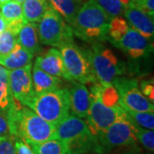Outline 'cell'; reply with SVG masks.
<instances>
[{"mask_svg":"<svg viewBox=\"0 0 154 154\" xmlns=\"http://www.w3.org/2000/svg\"><path fill=\"white\" fill-rule=\"evenodd\" d=\"M6 118L10 135L20 138L28 145L54 139L56 127L45 121L30 108L21 105L17 99Z\"/></svg>","mask_w":154,"mask_h":154,"instance_id":"1","label":"cell"},{"mask_svg":"<svg viewBox=\"0 0 154 154\" xmlns=\"http://www.w3.org/2000/svg\"><path fill=\"white\" fill-rule=\"evenodd\" d=\"M110 21L111 18L94 0H87L69 27L74 35L94 44L107 39Z\"/></svg>","mask_w":154,"mask_h":154,"instance_id":"2","label":"cell"},{"mask_svg":"<svg viewBox=\"0 0 154 154\" xmlns=\"http://www.w3.org/2000/svg\"><path fill=\"white\" fill-rule=\"evenodd\" d=\"M54 139L63 141L67 154L98 153L97 138L90 131L87 122L75 115H69L56 126Z\"/></svg>","mask_w":154,"mask_h":154,"instance_id":"3","label":"cell"},{"mask_svg":"<svg viewBox=\"0 0 154 154\" xmlns=\"http://www.w3.org/2000/svg\"><path fill=\"white\" fill-rule=\"evenodd\" d=\"M58 49L71 82L82 84L98 83L92 69L88 50L84 51L79 47L74 42L73 35L65 38Z\"/></svg>","mask_w":154,"mask_h":154,"instance_id":"4","label":"cell"},{"mask_svg":"<svg viewBox=\"0 0 154 154\" xmlns=\"http://www.w3.org/2000/svg\"><path fill=\"white\" fill-rule=\"evenodd\" d=\"M28 108L45 121L57 126L69 115V91L67 88H58L35 95Z\"/></svg>","mask_w":154,"mask_h":154,"instance_id":"5","label":"cell"},{"mask_svg":"<svg viewBox=\"0 0 154 154\" xmlns=\"http://www.w3.org/2000/svg\"><path fill=\"white\" fill-rule=\"evenodd\" d=\"M101 88L100 84L94 83L91 91H89L91 105L85 121L95 137L125 116V111L120 105L109 106L103 103L100 96Z\"/></svg>","mask_w":154,"mask_h":154,"instance_id":"6","label":"cell"},{"mask_svg":"<svg viewBox=\"0 0 154 154\" xmlns=\"http://www.w3.org/2000/svg\"><path fill=\"white\" fill-rule=\"evenodd\" d=\"M98 153H110L116 150L135 147L137 139L135 127L128 120L126 114L97 136Z\"/></svg>","mask_w":154,"mask_h":154,"instance_id":"7","label":"cell"},{"mask_svg":"<svg viewBox=\"0 0 154 154\" xmlns=\"http://www.w3.org/2000/svg\"><path fill=\"white\" fill-rule=\"evenodd\" d=\"M88 52L94 76L102 87L110 85L124 73V64L101 42L93 44Z\"/></svg>","mask_w":154,"mask_h":154,"instance_id":"8","label":"cell"},{"mask_svg":"<svg viewBox=\"0 0 154 154\" xmlns=\"http://www.w3.org/2000/svg\"><path fill=\"white\" fill-rule=\"evenodd\" d=\"M38 34L40 43L55 47H58L65 38L74 35L69 25L51 6H48L38 22Z\"/></svg>","mask_w":154,"mask_h":154,"instance_id":"9","label":"cell"},{"mask_svg":"<svg viewBox=\"0 0 154 154\" xmlns=\"http://www.w3.org/2000/svg\"><path fill=\"white\" fill-rule=\"evenodd\" d=\"M111 84L117 92L119 105L123 110L154 111L153 103L142 94L135 79L118 76Z\"/></svg>","mask_w":154,"mask_h":154,"instance_id":"10","label":"cell"},{"mask_svg":"<svg viewBox=\"0 0 154 154\" xmlns=\"http://www.w3.org/2000/svg\"><path fill=\"white\" fill-rule=\"evenodd\" d=\"M32 63L27 66L9 70V84L15 99L28 107L35 96L32 81Z\"/></svg>","mask_w":154,"mask_h":154,"instance_id":"11","label":"cell"},{"mask_svg":"<svg viewBox=\"0 0 154 154\" xmlns=\"http://www.w3.org/2000/svg\"><path fill=\"white\" fill-rule=\"evenodd\" d=\"M111 44L134 59L148 57L153 49L152 42L130 27Z\"/></svg>","mask_w":154,"mask_h":154,"instance_id":"12","label":"cell"},{"mask_svg":"<svg viewBox=\"0 0 154 154\" xmlns=\"http://www.w3.org/2000/svg\"><path fill=\"white\" fill-rule=\"evenodd\" d=\"M123 15L130 28L140 33L150 42H153V17H151L133 4L126 7Z\"/></svg>","mask_w":154,"mask_h":154,"instance_id":"13","label":"cell"},{"mask_svg":"<svg viewBox=\"0 0 154 154\" xmlns=\"http://www.w3.org/2000/svg\"><path fill=\"white\" fill-rule=\"evenodd\" d=\"M34 65L53 76L71 81L67 74L60 51L56 48H51L38 56L35 59Z\"/></svg>","mask_w":154,"mask_h":154,"instance_id":"14","label":"cell"},{"mask_svg":"<svg viewBox=\"0 0 154 154\" xmlns=\"http://www.w3.org/2000/svg\"><path fill=\"white\" fill-rule=\"evenodd\" d=\"M69 91L70 111L73 115L80 118H86L91 105V97L88 88L85 84L75 82Z\"/></svg>","mask_w":154,"mask_h":154,"instance_id":"15","label":"cell"},{"mask_svg":"<svg viewBox=\"0 0 154 154\" xmlns=\"http://www.w3.org/2000/svg\"><path fill=\"white\" fill-rule=\"evenodd\" d=\"M33 57V56L30 52L16 42L10 52L5 55H0V65L8 70H14L31 64Z\"/></svg>","mask_w":154,"mask_h":154,"instance_id":"16","label":"cell"},{"mask_svg":"<svg viewBox=\"0 0 154 154\" xmlns=\"http://www.w3.org/2000/svg\"><path fill=\"white\" fill-rule=\"evenodd\" d=\"M17 42L33 56L38 55L41 51L38 34V24L26 22L17 36Z\"/></svg>","mask_w":154,"mask_h":154,"instance_id":"17","label":"cell"},{"mask_svg":"<svg viewBox=\"0 0 154 154\" xmlns=\"http://www.w3.org/2000/svg\"><path fill=\"white\" fill-rule=\"evenodd\" d=\"M32 81L35 95L61 88V84L63 83L60 78L47 74L35 65L32 67Z\"/></svg>","mask_w":154,"mask_h":154,"instance_id":"18","label":"cell"},{"mask_svg":"<svg viewBox=\"0 0 154 154\" xmlns=\"http://www.w3.org/2000/svg\"><path fill=\"white\" fill-rule=\"evenodd\" d=\"M15 102L9 84V70L0 65V114L6 117Z\"/></svg>","mask_w":154,"mask_h":154,"instance_id":"19","label":"cell"},{"mask_svg":"<svg viewBox=\"0 0 154 154\" xmlns=\"http://www.w3.org/2000/svg\"><path fill=\"white\" fill-rule=\"evenodd\" d=\"M84 0H48L49 6L64 19V21L70 26L77 12L83 4Z\"/></svg>","mask_w":154,"mask_h":154,"instance_id":"20","label":"cell"},{"mask_svg":"<svg viewBox=\"0 0 154 154\" xmlns=\"http://www.w3.org/2000/svg\"><path fill=\"white\" fill-rule=\"evenodd\" d=\"M23 18L27 22H38L48 8V0H26L22 4Z\"/></svg>","mask_w":154,"mask_h":154,"instance_id":"21","label":"cell"},{"mask_svg":"<svg viewBox=\"0 0 154 154\" xmlns=\"http://www.w3.org/2000/svg\"><path fill=\"white\" fill-rule=\"evenodd\" d=\"M128 120L134 126L140 127L146 129H154L153 111H134L131 110H124Z\"/></svg>","mask_w":154,"mask_h":154,"instance_id":"22","label":"cell"},{"mask_svg":"<svg viewBox=\"0 0 154 154\" xmlns=\"http://www.w3.org/2000/svg\"><path fill=\"white\" fill-rule=\"evenodd\" d=\"M35 154H67L65 145L57 139L29 145Z\"/></svg>","mask_w":154,"mask_h":154,"instance_id":"23","label":"cell"},{"mask_svg":"<svg viewBox=\"0 0 154 154\" xmlns=\"http://www.w3.org/2000/svg\"><path fill=\"white\" fill-rule=\"evenodd\" d=\"M112 19L122 17L126 7L132 5V0H94Z\"/></svg>","mask_w":154,"mask_h":154,"instance_id":"24","label":"cell"},{"mask_svg":"<svg viewBox=\"0 0 154 154\" xmlns=\"http://www.w3.org/2000/svg\"><path fill=\"white\" fill-rule=\"evenodd\" d=\"M0 17L5 21L6 23L23 20L22 4L15 0H11L0 5Z\"/></svg>","mask_w":154,"mask_h":154,"instance_id":"25","label":"cell"},{"mask_svg":"<svg viewBox=\"0 0 154 154\" xmlns=\"http://www.w3.org/2000/svg\"><path fill=\"white\" fill-rule=\"evenodd\" d=\"M135 127V126H134ZM135 136L137 141L143 146L146 150L153 152L154 150V132L153 130L135 127Z\"/></svg>","mask_w":154,"mask_h":154,"instance_id":"26","label":"cell"},{"mask_svg":"<svg viewBox=\"0 0 154 154\" xmlns=\"http://www.w3.org/2000/svg\"><path fill=\"white\" fill-rule=\"evenodd\" d=\"M17 42V35L11 31L5 29L0 33V55L10 52Z\"/></svg>","mask_w":154,"mask_h":154,"instance_id":"27","label":"cell"},{"mask_svg":"<svg viewBox=\"0 0 154 154\" xmlns=\"http://www.w3.org/2000/svg\"><path fill=\"white\" fill-rule=\"evenodd\" d=\"M0 154H15L14 138L11 135L0 137Z\"/></svg>","mask_w":154,"mask_h":154,"instance_id":"28","label":"cell"},{"mask_svg":"<svg viewBox=\"0 0 154 154\" xmlns=\"http://www.w3.org/2000/svg\"><path fill=\"white\" fill-rule=\"evenodd\" d=\"M15 154H35L27 142L20 138H14Z\"/></svg>","mask_w":154,"mask_h":154,"instance_id":"29","label":"cell"},{"mask_svg":"<svg viewBox=\"0 0 154 154\" xmlns=\"http://www.w3.org/2000/svg\"><path fill=\"white\" fill-rule=\"evenodd\" d=\"M133 5L137 6L151 17H154V0H134Z\"/></svg>","mask_w":154,"mask_h":154,"instance_id":"30","label":"cell"},{"mask_svg":"<svg viewBox=\"0 0 154 154\" xmlns=\"http://www.w3.org/2000/svg\"><path fill=\"white\" fill-rule=\"evenodd\" d=\"M140 91L142 94L147 98V99L153 103L154 99V87L152 81H145L141 82V87H140Z\"/></svg>","mask_w":154,"mask_h":154,"instance_id":"31","label":"cell"},{"mask_svg":"<svg viewBox=\"0 0 154 154\" xmlns=\"http://www.w3.org/2000/svg\"><path fill=\"white\" fill-rule=\"evenodd\" d=\"M5 135H10L9 123L5 116L0 114V137Z\"/></svg>","mask_w":154,"mask_h":154,"instance_id":"32","label":"cell"},{"mask_svg":"<svg viewBox=\"0 0 154 154\" xmlns=\"http://www.w3.org/2000/svg\"><path fill=\"white\" fill-rule=\"evenodd\" d=\"M6 26H7V23L6 22L0 17V33H3L5 30L6 29Z\"/></svg>","mask_w":154,"mask_h":154,"instance_id":"33","label":"cell"},{"mask_svg":"<svg viewBox=\"0 0 154 154\" xmlns=\"http://www.w3.org/2000/svg\"><path fill=\"white\" fill-rule=\"evenodd\" d=\"M11 0H0V5H5L6 3H8V2H10Z\"/></svg>","mask_w":154,"mask_h":154,"instance_id":"34","label":"cell"},{"mask_svg":"<svg viewBox=\"0 0 154 154\" xmlns=\"http://www.w3.org/2000/svg\"><path fill=\"white\" fill-rule=\"evenodd\" d=\"M15 1H17V2H18V3H20V4H22L24 1H26V0H15Z\"/></svg>","mask_w":154,"mask_h":154,"instance_id":"35","label":"cell"},{"mask_svg":"<svg viewBox=\"0 0 154 154\" xmlns=\"http://www.w3.org/2000/svg\"><path fill=\"white\" fill-rule=\"evenodd\" d=\"M133 1H134V0H132V2H133Z\"/></svg>","mask_w":154,"mask_h":154,"instance_id":"36","label":"cell"}]
</instances>
